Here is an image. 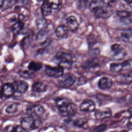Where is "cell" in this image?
Segmentation results:
<instances>
[{
	"mask_svg": "<svg viewBox=\"0 0 132 132\" xmlns=\"http://www.w3.org/2000/svg\"><path fill=\"white\" fill-rule=\"evenodd\" d=\"M68 34V28L65 26H59L56 29V35L60 38H66Z\"/></svg>",
	"mask_w": 132,
	"mask_h": 132,
	"instance_id": "obj_18",
	"label": "cell"
},
{
	"mask_svg": "<svg viewBox=\"0 0 132 132\" xmlns=\"http://www.w3.org/2000/svg\"><path fill=\"white\" fill-rule=\"evenodd\" d=\"M52 9H56L59 7L60 2L59 0H46Z\"/></svg>",
	"mask_w": 132,
	"mask_h": 132,
	"instance_id": "obj_32",
	"label": "cell"
},
{
	"mask_svg": "<svg viewBox=\"0 0 132 132\" xmlns=\"http://www.w3.org/2000/svg\"><path fill=\"white\" fill-rule=\"evenodd\" d=\"M122 71L130 70L132 68V59L125 60L121 63Z\"/></svg>",
	"mask_w": 132,
	"mask_h": 132,
	"instance_id": "obj_30",
	"label": "cell"
},
{
	"mask_svg": "<svg viewBox=\"0 0 132 132\" xmlns=\"http://www.w3.org/2000/svg\"><path fill=\"white\" fill-rule=\"evenodd\" d=\"M127 126L128 129L129 130H132V116L128 121Z\"/></svg>",
	"mask_w": 132,
	"mask_h": 132,
	"instance_id": "obj_37",
	"label": "cell"
},
{
	"mask_svg": "<svg viewBox=\"0 0 132 132\" xmlns=\"http://www.w3.org/2000/svg\"><path fill=\"white\" fill-rule=\"evenodd\" d=\"M42 12L43 15L45 17H47L51 14L52 9L46 0H44V2L42 5Z\"/></svg>",
	"mask_w": 132,
	"mask_h": 132,
	"instance_id": "obj_20",
	"label": "cell"
},
{
	"mask_svg": "<svg viewBox=\"0 0 132 132\" xmlns=\"http://www.w3.org/2000/svg\"><path fill=\"white\" fill-rule=\"evenodd\" d=\"M37 26L39 30H44L46 27V21L45 19H39L37 22Z\"/></svg>",
	"mask_w": 132,
	"mask_h": 132,
	"instance_id": "obj_33",
	"label": "cell"
},
{
	"mask_svg": "<svg viewBox=\"0 0 132 132\" xmlns=\"http://www.w3.org/2000/svg\"><path fill=\"white\" fill-rule=\"evenodd\" d=\"M76 77L71 73H67L59 78V84L62 87L67 88L73 85L76 81Z\"/></svg>",
	"mask_w": 132,
	"mask_h": 132,
	"instance_id": "obj_3",
	"label": "cell"
},
{
	"mask_svg": "<svg viewBox=\"0 0 132 132\" xmlns=\"http://www.w3.org/2000/svg\"><path fill=\"white\" fill-rule=\"evenodd\" d=\"M47 38V34L45 29L40 30L37 36V40L39 43H43Z\"/></svg>",
	"mask_w": 132,
	"mask_h": 132,
	"instance_id": "obj_24",
	"label": "cell"
},
{
	"mask_svg": "<svg viewBox=\"0 0 132 132\" xmlns=\"http://www.w3.org/2000/svg\"><path fill=\"white\" fill-rule=\"evenodd\" d=\"M18 104L17 103H13L8 106L5 109L6 113L9 114H14L18 112Z\"/></svg>",
	"mask_w": 132,
	"mask_h": 132,
	"instance_id": "obj_26",
	"label": "cell"
},
{
	"mask_svg": "<svg viewBox=\"0 0 132 132\" xmlns=\"http://www.w3.org/2000/svg\"><path fill=\"white\" fill-rule=\"evenodd\" d=\"M39 2H41L43 1H44V0H37Z\"/></svg>",
	"mask_w": 132,
	"mask_h": 132,
	"instance_id": "obj_44",
	"label": "cell"
},
{
	"mask_svg": "<svg viewBox=\"0 0 132 132\" xmlns=\"http://www.w3.org/2000/svg\"><path fill=\"white\" fill-rule=\"evenodd\" d=\"M113 84V81L111 78L108 77H103L98 81V87L101 90H106L111 88Z\"/></svg>",
	"mask_w": 132,
	"mask_h": 132,
	"instance_id": "obj_13",
	"label": "cell"
},
{
	"mask_svg": "<svg viewBox=\"0 0 132 132\" xmlns=\"http://www.w3.org/2000/svg\"><path fill=\"white\" fill-rule=\"evenodd\" d=\"M95 109V104L93 101L90 100H85L80 105L81 111L84 112H92L94 111Z\"/></svg>",
	"mask_w": 132,
	"mask_h": 132,
	"instance_id": "obj_14",
	"label": "cell"
},
{
	"mask_svg": "<svg viewBox=\"0 0 132 132\" xmlns=\"http://www.w3.org/2000/svg\"><path fill=\"white\" fill-rule=\"evenodd\" d=\"M124 1L128 4H132V0H124Z\"/></svg>",
	"mask_w": 132,
	"mask_h": 132,
	"instance_id": "obj_40",
	"label": "cell"
},
{
	"mask_svg": "<svg viewBox=\"0 0 132 132\" xmlns=\"http://www.w3.org/2000/svg\"><path fill=\"white\" fill-rule=\"evenodd\" d=\"M117 15L120 18L124 19H129L132 17V12L127 11H119L117 12Z\"/></svg>",
	"mask_w": 132,
	"mask_h": 132,
	"instance_id": "obj_28",
	"label": "cell"
},
{
	"mask_svg": "<svg viewBox=\"0 0 132 132\" xmlns=\"http://www.w3.org/2000/svg\"><path fill=\"white\" fill-rule=\"evenodd\" d=\"M12 32L15 35H21L26 33V27L24 21L18 20L12 26Z\"/></svg>",
	"mask_w": 132,
	"mask_h": 132,
	"instance_id": "obj_9",
	"label": "cell"
},
{
	"mask_svg": "<svg viewBox=\"0 0 132 132\" xmlns=\"http://www.w3.org/2000/svg\"><path fill=\"white\" fill-rule=\"evenodd\" d=\"M56 105L59 108L66 106L70 104V101L67 98H59L55 101Z\"/></svg>",
	"mask_w": 132,
	"mask_h": 132,
	"instance_id": "obj_22",
	"label": "cell"
},
{
	"mask_svg": "<svg viewBox=\"0 0 132 132\" xmlns=\"http://www.w3.org/2000/svg\"><path fill=\"white\" fill-rule=\"evenodd\" d=\"M69 1H70L72 2H73L75 0H69Z\"/></svg>",
	"mask_w": 132,
	"mask_h": 132,
	"instance_id": "obj_45",
	"label": "cell"
},
{
	"mask_svg": "<svg viewBox=\"0 0 132 132\" xmlns=\"http://www.w3.org/2000/svg\"><path fill=\"white\" fill-rule=\"evenodd\" d=\"M4 0H0V9H1L3 5Z\"/></svg>",
	"mask_w": 132,
	"mask_h": 132,
	"instance_id": "obj_39",
	"label": "cell"
},
{
	"mask_svg": "<svg viewBox=\"0 0 132 132\" xmlns=\"http://www.w3.org/2000/svg\"><path fill=\"white\" fill-rule=\"evenodd\" d=\"M90 11L97 18H106L111 14V6L104 0H92L89 4Z\"/></svg>",
	"mask_w": 132,
	"mask_h": 132,
	"instance_id": "obj_1",
	"label": "cell"
},
{
	"mask_svg": "<svg viewBox=\"0 0 132 132\" xmlns=\"http://www.w3.org/2000/svg\"><path fill=\"white\" fill-rule=\"evenodd\" d=\"M25 131L23 129L21 126H17L14 127V129L12 132H24Z\"/></svg>",
	"mask_w": 132,
	"mask_h": 132,
	"instance_id": "obj_36",
	"label": "cell"
},
{
	"mask_svg": "<svg viewBox=\"0 0 132 132\" xmlns=\"http://www.w3.org/2000/svg\"><path fill=\"white\" fill-rule=\"evenodd\" d=\"M18 0H4L1 9L4 11L12 7L18 2Z\"/></svg>",
	"mask_w": 132,
	"mask_h": 132,
	"instance_id": "obj_21",
	"label": "cell"
},
{
	"mask_svg": "<svg viewBox=\"0 0 132 132\" xmlns=\"http://www.w3.org/2000/svg\"><path fill=\"white\" fill-rule=\"evenodd\" d=\"M88 0H78L77 7L79 9H85L87 7Z\"/></svg>",
	"mask_w": 132,
	"mask_h": 132,
	"instance_id": "obj_31",
	"label": "cell"
},
{
	"mask_svg": "<svg viewBox=\"0 0 132 132\" xmlns=\"http://www.w3.org/2000/svg\"><path fill=\"white\" fill-rule=\"evenodd\" d=\"M21 126L25 131H30L35 128V120L32 116L25 117L21 121Z\"/></svg>",
	"mask_w": 132,
	"mask_h": 132,
	"instance_id": "obj_6",
	"label": "cell"
},
{
	"mask_svg": "<svg viewBox=\"0 0 132 132\" xmlns=\"http://www.w3.org/2000/svg\"><path fill=\"white\" fill-rule=\"evenodd\" d=\"M32 72L31 71L28 69V68L27 69L21 68L19 71V73L22 77L27 78H31L32 77L33 75V74Z\"/></svg>",
	"mask_w": 132,
	"mask_h": 132,
	"instance_id": "obj_23",
	"label": "cell"
},
{
	"mask_svg": "<svg viewBox=\"0 0 132 132\" xmlns=\"http://www.w3.org/2000/svg\"><path fill=\"white\" fill-rule=\"evenodd\" d=\"M117 82L121 84L129 85L132 83V72L122 74L117 77Z\"/></svg>",
	"mask_w": 132,
	"mask_h": 132,
	"instance_id": "obj_15",
	"label": "cell"
},
{
	"mask_svg": "<svg viewBox=\"0 0 132 132\" xmlns=\"http://www.w3.org/2000/svg\"><path fill=\"white\" fill-rule=\"evenodd\" d=\"M120 38L124 42L132 44V29H126L122 31L120 35Z\"/></svg>",
	"mask_w": 132,
	"mask_h": 132,
	"instance_id": "obj_16",
	"label": "cell"
},
{
	"mask_svg": "<svg viewBox=\"0 0 132 132\" xmlns=\"http://www.w3.org/2000/svg\"><path fill=\"white\" fill-rule=\"evenodd\" d=\"M1 87H0V94L1 93Z\"/></svg>",
	"mask_w": 132,
	"mask_h": 132,
	"instance_id": "obj_46",
	"label": "cell"
},
{
	"mask_svg": "<svg viewBox=\"0 0 132 132\" xmlns=\"http://www.w3.org/2000/svg\"><path fill=\"white\" fill-rule=\"evenodd\" d=\"M47 86L42 82H35L32 86V90L35 92H43L46 91Z\"/></svg>",
	"mask_w": 132,
	"mask_h": 132,
	"instance_id": "obj_19",
	"label": "cell"
},
{
	"mask_svg": "<svg viewBox=\"0 0 132 132\" xmlns=\"http://www.w3.org/2000/svg\"><path fill=\"white\" fill-rule=\"evenodd\" d=\"M107 128V125L105 124H102L96 127L91 132H102L104 131Z\"/></svg>",
	"mask_w": 132,
	"mask_h": 132,
	"instance_id": "obj_34",
	"label": "cell"
},
{
	"mask_svg": "<svg viewBox=\"0 0 132 132\" xmlns=\"http://www.w3.org/2000/svg\"><path fill=\"white\" fill-rule=\"evenodd\" d=\"M129 102L130 104H132V95L130 96L129 98Z\"/></svg>",
	"mask_w": 132,
	"mask_h": 132,
	"instance_id": "obj_38",
	"label": "cell"
},
{
	"mask_svg": "<svg viewBox=\"0 0 132 132\" xmlns=\"http://www.w3.org/2000/svg\"></svg>",
	"mask_w": 132,
	"mask_h": 132,
	"instance_id": "obj_47",
	"label": "cell"
},
{
	"mask_svg": "<svg viewBox=\"0 0 132 132\" xmlns=\"http://www.w3.org/2000/svg\"><path fill=\"white\" fill-rule=\"evenodd\" d=\"M110 132H128L125 130H122V131H112Z\"/></svg>",
	"mask_w": 132,
	"mask_h": 132,
	"instance_id": "obj_43",
	"label": "cell"
},
{
	"mask_svg": "<svg viewBox=\"0 0 132 132\" xmlns=\"http://www.w3.org/2000/svg\"><path fill=\"white\" fill-rule=\"evenodd\" d=\"M87 123V119L80 118L75 119L73 122V125L78 128H82L84 127Z\"/></svg>",
	"mask_w": 132,
	"mask_h": 132,
	"instance_id": "obj_27",
	"label": "cell"
},
{
	"mask_svg": "<svg viewBox=\"0 0 132 132\" xmlns=\"http://www.w3.org/2000/svg\"><path fill=\"white\" fill-rule=\"evenodd\" d=\"M15 92L14 85L9 83H5L1 89V94L5 98L11 97Z\"/></svg>",
	"mask_w": 132,
	"mask_h": 132,
	"instance_id": "obj_10",
	"label": "cell"
},
{
	"mask_svg": "<svg viewBox=\"0 0 132 132\" xmlns=\"http://www.w3.org/2000/svg\"><path fill=\"white\" fill-rule=\"evenodd\" d=\"M59 129H57L54 128L52 127H49V128H47L44 129H42L41 130L40 132H62L61 131H59Z\"/></svg>",
	"mask_w": 132,
	"mask_h": 132,
	"instance_id": "obj_35",
	"label": "cell"
},
{
	"mask_svg": "<svg viewBox=\"0 0 132 132\" xmlns=\"http://www.w3.org/2000/svg\"><path fill=\"white\" fill-rule=\"evenodd\" d=\"M110 69L113 72H119L122 71V69L120 63H113L110 64Z\"/></svg>",
	"mask_w": 132,
	"mask_h": 132,
	"instance_id": "obj_29",
	"label": "cell"
},
{
	"mask_svg": "<svg viewBox=\"0 0 132 132\" xmlns=\"http://www.w3.org/2000/svg\"><path fill=\"white\" fill-rule=\"evenodd\" d=\"M45 71L48 76L52 77L59 78L63 74L64 69L59 66L56 67L46 66Z\"/></svg>",
	"mask_w": 132,
	"mask_h": 132,
	"instance_id": "obj_5",
	"label": "cell"
},
{
	"mask_svg": "<svg viewBox=\"0 0 132 132\" xmlns=\"http://www.w3.org/2000/svg\"><path fill=\"white\" fill-rule=\"evenodd\" d=\"M27 112L33 118L34 117L39 118L42 116L45 112V110L42 106L39 105H36L29 108Z\"/></svg>",
	"mask_w": 132,
	"mask_h": 132,
	"instance_id": "obj_8",
	"label": "cell"
},
{
	"mask_svg": "<svg viewBox=\"0 0 132 132\" xmlns=\"http://www.w3.org/2000/svg\"><path fill=\"white\" fill-rule=\"evenodd\" d=\"M67 25L69 30L72 31H76L78 27V24L76 18L70 16L67 19Z\"/></svg>",
	"mask_w": 132,
	"mask_h": 132,
	"instance_id": "obj_17",
	"label": "cell"
},
{
	"mask_svg": "<svg viewBox=\"0 0 132 132\" xmlns=\"http://www.w3.org/2000/svg\"><path fill=\"white\" fill-rule=\"evenodd\" d=\"M56 60L59 63V66L63 69L69 68L72 65L73 60L71 56L68 53L59 52L55 56Z\"/></svg>",
	"mask_w": 132,
	"mask_h": 132,
	"instance_id": "obj_2",
	"label": "cell"
},
{
	"mask_svg": "<svg viewBox=\"0 0 132 132\" xmlns=\"http://www.w3.org/2000/svg\"><path fill=\"white\" fill-rule=\"evenodd\" d=\"M128 112L129 114H130L131 116H132V108L130 109L128 111Z\"/></svg>",
	"mask_w": 132,
	"mask_h": 132,
	"instance_id": "obj_41",
	"label": "cell"
},
{
	"mask_svg": "<svg viewBox=\"0 0 132 132\" xmlns=\"http://www.w3.org/2000/svg\"><path fill=\"white\" fill-rule=\"evenodd\" d=\"M61 114L64 116H71L75 114L77 111V108L76 105L70 104L66 106L59 108Z\"/></svg>",
	"mask_w": 132,
	"mask_h": 132,
	"instance_id": "obj_7",
	"label": "cell"
},
{
	"mask_svg": "<svg viewBox=\"0 0 132 132\" xmlns=\"http://www.w3.org/2000/svg\"><path fill=\"white\" fill-rule=\"evenodd\" d=\"M112 115L111 110L109 108L98 109L95 112V116L97 120H102L108 118Z\"/></svg>",
	"mask_w": 132,
	"mask_h": 132,
	"instance_id": "obj_12",
	"label": "cell"
},
{
	"mask_svg": "<svg viewBox=\"0 0 132 132\" xmlns=\"http://www.w3.org/2000/svg\"><path fill=\"white\" fill-rule=\"evenodd\" d=\"M15 90L19 94L25 93L28 88L29 86L27 83L24 81L18 80L15 81L13 84Z\"/></svg>",
	"mask_w": 132,
	"mask_h": 132,
	"instance_id": "obj_11",
	"label": "cell"
},
{
	"mask_svg": "<svg viewBox=\"0 0 132 132\" xmlns=\"http://www.w3.org/2000/svg\"><path fill=\"white\" fill-rule=\"evenodd\" d=\"M42 64L39 63L31 62L29 64L28 68L31 71H37L42 68Z\"/></svg>",
	"mask_w": 132,
	"mask_h": 132,
	"instance_id": "obj_25",
	"label": "cell"
},
{
	"mask_svg": "<svg viewBox=\"0 0 132 132\" xmlns=\"http://www.w3.org/2000/svg\"><path fill=\"white\" fill-rule=\"evenodd\" d=\"M111 50L113 53L114 59L116 60H122L126 55L125 49L120 44L116 43L111 46Z\"/></svg>",
	"mask_w": 132,
	"mask_h": 132,
	"instance_id": "obj_4",
	"label": "cell"
},
{
	"mask_svg": "<svg viewBox=\"0 0 132 132\" xmlns=\"http://www.w3.org/2000/svg\"><path fill=\"white\" fill-rule=\"evenodd\" d=\"M109 2L111 3H114L116 1V0H108Z\"/></svg>",
	"mask_w": 132,
	"mask_h": 132,
	"instance_id": "obj_42",
	"label": "cell"
}]
</instances>
